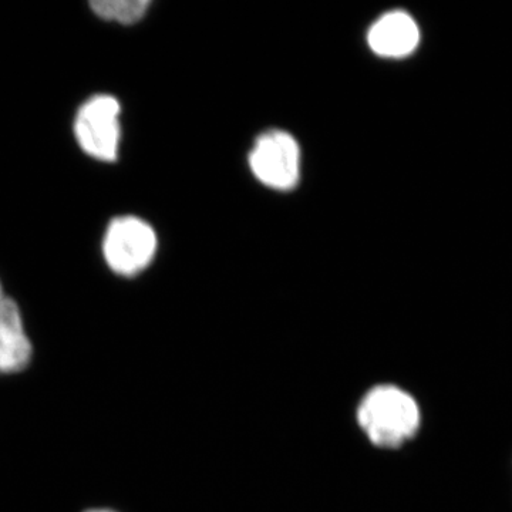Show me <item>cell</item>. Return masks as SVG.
I'll return each instance as SVG.
<instances>
[{"label": "cell", "instance_id": "6da1fadb", "mask_svg": "<svg viewBox=\"0 0 512 512\" xmlns=\"http://www.w3.org/2000/svg\"><path fill=\"white\" fill-rule=\"evenodd\" d=\"M356 420L373 446L397 450L420 433L423 410L409 390L383 383L367 390L357 406Z\"/></svg>", "mask_w": 512, "mask_h": 512}, {"label": "cell", "instance_id": "7a4b0ae2", "mask_svg": "<svg viewBox=\"0 0 512 512\" xmlns=\"http://www.w3.org/2000/svg\"><path fill=\"white\" fill-rule=\"evenodd\" d=\"M157 252V235L133 215L111 220L103 238V256L114 274L136 276L146 271Z\"/></svg>", "mask_w": 512, "mask_h": 512}, {"label": "cell", "instance_id": "3957f363", "mask_svg": "<svg viewBox=\"0 0 512 512\" xmlns=\"http://www.w3.org/2000/svg\"><path fill=\"white\" fill-rule=\"evenodd\" d=\"M120 113L119 100L111 94H96L79 107L73 123L74 138L87 156L99 161L117 160Z\"/></svg>", "mask_w": 512, "mask_h": 512}, {"label": "cell", "instance_id": "277c9868", "mask_svg": "<svg viewBox=\"0 0 512 512\" xmlns=\"http://www.w3.org/2000/svg\"><path fill=\"white\" fill-rule=\"evenodd\" d=\"M249 165L259 183L272 190L289 191L301 174V150L291 134L269 131L256 140Z\"/></svg>", "mask_w": 512, "mask_h": 512}, {"label": "cell", "instance_id": "5b68a950", "mask_svg": "<svg viewBox=\"0 0 512 512\" xmlns=\"http://www.w3.org/2000/svg\"><path fill=\"white\" fill-rule=\"evenodd\" d=\"M35 346L26 329L18 302L0 299V376L26 372L33 363Z\"/></svg>", "mask_w": 512, "mask_h": 512}, {"label": "cell", "instance_id": "8992f818", "mask_svg": "<svg viewBox=\"0 0 512 512\" xmlns=\"http://www.w3.org/2000/svg\"><path fill=\"white\" fill-rule=\"evenodd\" d=\"M367 43L376 55L402 59L412 55L419 46L420 29L409 13L394 10L373 23Z\"/></svg>", "mask_w": 512, "mask_h": 512}, {"label": "cell", "instance_id": "52a82bcc", "mask_svg": "<svg viewBox=\"0 0 512 512\" xmlns=\"http://www.w3.org/2000/svg\"><path fill=\"white\" fill-rule=\"evenodd\" d=\"M90 8L99 18L113 20L121 25H133L144 18L150 2L148 0H94Z\"/></svg>", "mask_w": 512, "mask_h": 512}, {"label": "cell", "instance_id": "ba28073f", "mask_svg": "<svg viewBox=\"0 0 512 512\" xmlns=\"http://www.w3.org/2000/svg\"><path fill=\"white\" fill-rule=\"evenodd\" d=\"M83 512H119L116 510H113V508H107V507H93V508H87V510H84Z\"/></svg>", "mask_w": 512, "mask_h": 512}, {"label": "cell", "instance_id": "9c48e42d", "mask_svg": "<svg viewBox=\"0 0 512 512\" xmlns=\"http://www.w3.org/2000/svg\"><path fill=\"white\" fill-rule=\"evenodd\" d=\"M3 296H5V293H3L2 284H0V299H2Z\"/></svg>", "mask_w": 512, "mask_h": 512}]
</instances>
